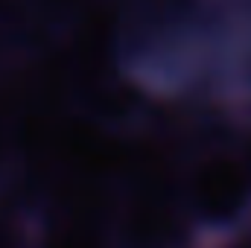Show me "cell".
<instances>
[{
  "label": "cell",
  "instance_id": "2",
  "mask_svg": "<svg viewBox=\"0 0 251 248\" xmlns=\"http://www.w3.org/2000/svg\"><path fill=\"white\" fill-rule=\"evenodd\" d=\"M0 248H32V222L15 213L0 219Z\"/></svg>",
  "mask_w": 251,
  "mask_h": 248
},
{
  "label": "cell",
  "instance_id": "1",
  "mask_svg": "<svg viewBox=\"0 0 251 248\" xmlns=\"http://www.w3.org/2000/svg\"><path fill=\"white\" fill-rule=\"evenodd\" d=\"M187 222L201 237L225 240L251 222V167L225 143L201 149L178 181Z\"/></svg>",
  "mask_w": 251,
  "mask_h": 248
}]
</instances>
